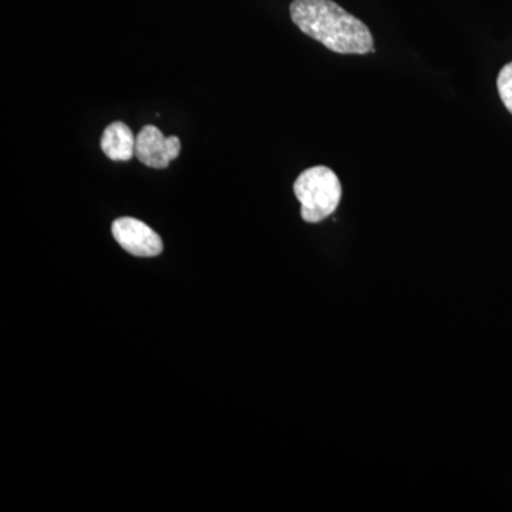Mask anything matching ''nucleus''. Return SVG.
Returning a JSON list of instances; mask_svg holds the SVG:
<instances>
[{
  "instance_id": "f257e3e1",
  "label": "nucleus",
  "mask_w": 512,
  "mask_h": 512,
  "mask_svg": "<svg viewBox=\"0 0 512 512\" xmlns=\"http://www.w3.org/2000/svg\"><path fill=\"white\" fill-rule=\"evenodd\" d=\"M293 23L305 35L340 55L375 52L369 28L332 0H293Z\"/></svg>"
},
{
  "instance_id": "f03ea898",
  "label": "nucleus",
  "mask_w": 512,
  "mask_h": 512,
  "mask_svg": "<svg viewBox=\"0 0 512 512\" xmlns=\"http://www.w3.org/2000/svg\"><path fill=\"white\" fill-rule=\"evenodd\" d=\"M293 192L301 202V217L309 224L328 218L339 207L342 185L338 175L329 167L318 165L299 175L293 184Z\"/></svg>"
},
{
  "instance_id": "7ed1b4c3",
  "label": "nucleus",
  "mask_w": 512,
  "mask_h": 512,
  "mask_svg": "<svg viewBox=\"0 0 512 512\" xmlns=\"http://www.w3.org/2000/svg\"><path fill=\"white\" fill-rule=\"evenodd\" d=\"M111 232L124 251L138 258H154L163 252L160 235L136 218H119L111 225Z\"/></svg>"
},
{
  "instance_id": "20e7f679",
  "label": "nucleus",
  "mask_w": 512,
  "mask_h": 512,
  "mask_svg": "<svg viewBox=\"0 0 512 512\" xmlns=\"http://www.w3.org/2000/svg\"><path fill=\"white\" fill-rule=\"evenodd\" d=\"M180 138L165 137L160 128L146 126L136 138V157L140 163L156 170H163L180 156Z\"/></svg>"
},
{
  "instance_id": "39448f33",
  "label": "nucleus",
  "mask_w": 512,
  "mask_h": 512,
  "mask_svg": "<svg viewBox=\"0 0 512 512\" xmlns=\"http://www.w3.org/2000/svg\"><path fill=\"white\" fill-rule=\"evenodd\" d=\"M136 138L127 124L114 121L101 136L103 153L113 161H128L136 156Z\"/></svg>"
},
{
  "instance_id": "423d86ee",
  "label": "nucleus",
  "mask_w": 512,
  "mask_h": 512,
  "mask_svg": "<svg viewBox=\"0 0 512 512\" xmlns=\"http://www.w3.org/2000/svg\"><path fill=\"white\" fill-rule=\"evenodd\" d=\"M497 87L504 106L512 114V63L505 64L501 69L498 74Z\"/></svg>"
}]
</instances>
